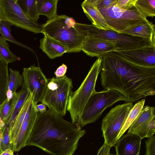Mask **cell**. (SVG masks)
I'll use <instances>...</instances> for the list:
<instances>
[{"label": "cell", "mask_w": 155, "mask_h": 155, "mask_svg": "<svg viewBox=\"0 0 155 155\" xmlns=\"http://www.w3.org/2000/svg\"><path fill=\"white\" fill-rule=\"evenodd\" d=\"M100 73L103 90L119 92L126 102L155 94V67L134 63L112 51L102 57Z\"/></svg>", "instance_id": "1"}, {"label": "cell", "mask_w": 155, "mask_h": 155, "mask_svg": "<svg viewBox=\"0 0 155 155\" xmlns=\"http://www.w3.org/2000/svg\"><path fill=\"white\" fill-rule=\"evenodd\" d=\"M86 134L77 123L64 119L48 109L38 113L26 146H34L51 155H73Z\"/></svg>", "instance_id": "2"}, {"label": "cell", "mask_w": 155, "mask_h": 155, "mask_svg": "<svg viewBox=\"0 0 155 155\" xmlns=\"http://www.w3.org/2000/svg\"><path fill=\"white\" fill-rule=\"evenodd\" d=\"M76 22L64 15H58L41 25L42 33L48 35L65 46L68 53L82 51L85 38L76 29Z\"/></svg>", "instance_id": "3"}, {"label": "cell", "mask_w": 155, "mask_h": 155, "mask_svg": "<svg viewBox=\"0 0 155 155\" xmlns=\"http://www.w3.org/2000/svg\"><path fill=\"white\" fill-rule=\"evenodd\" d=\"M75 26L84 38L101 39L115 42V51L137 48L149 44L147 40L141 37L119 33L110 29L101 28L92 24L76 22Z\"/></svg>", "instance_id": "4"}, {"label": "cell", "mask_w": 155, "mask_h": 155, "mask_svg": "<svg viewBox=\"0 0 155 155\" xmlns=\"http://www.w3.org/2000/svg\"><path fill=\"white\" fill-rule=\"evenodd\" d=\"M101 61L102 58L96 60L79 87L71 93L67 110L69 112L73 123L77 122L89 98L95 91L96 81L101 68Z\"/></svg>", "instance_id": "5"}, {"label": "cell", "mask_w": 155, "mask_h": 155, "mask_svg": "<svg viewBox=\"0 0 155 155\" xmlns=\"http://www.w3.org/2000/svg\"><path fill=\"white\" fill-rule=\"evenodd\" d=\"M125 101L119 92L111 89L97 92L91 95L86 104L77 123L81 128L86 125L96 122L107 108L117 101Z\"/></svg>", "instance_id": "6"}, {"label": "cell", "mask_w": 155, "mask_h": 155, "mask_svg": "<svg viewBox=\"0 0 155 155\" xmlns=\"http://www.w3.org/2000/svg\"><path fill=\"white\" fill-rule=\"evenodd\" d=\"M72 80L65 75L48 81L41 103L62 117L65 115L69 97L73 88Z\"/></svg>", "instance_id": "7"}, {"label": "cell", "mask_w": 155, "mask_h": 155, "mask_svg": "<svg viewBox=\"0 0 155 155\" xmlns=\"http://www.w3.org/2000/svg\"><path fill=\"white\" fill-rule=\"evenodd\" d=\"M115 4L99 9L111 30L122 33L126 29L147 19L136 5L129 9L124 10Z\"/></svg>", "instance_id": "8"}, {"label": "cell", "mask_w": 155, "mask_h": 155, "mask_svg": "<svg viewBox=\"0 0 155 155\" xmlns=\"http://www.w3.org/2000/svg\"><path fill=\"white\" fill-rule=\"evenodd\" d=\"M134 106L131 102L117 105L104 117L101 129L105 143L111 147L115 146L118 135Z\"/></svg>", "instance_id": "9"}, {"label": "cell", "mask_w": 155, "mask_h": 155, "mask_svg": "<svg viewBox=\"0 0 155 155\" xmlns=\"http://www.w3.org/2000/svg\"><path fill=\"white\" fill-rule=\"evenodd\" d=\"M3 21L35 34L42 33L41 25L30 19L24 12L17 0H0Z\"/></svg>", "instance_id": "10"}, {"label": "cell", "mask_w": 155, "mask_h": 155, "mask_svg": "<svg viewBox=\"0 0 155 155\" xmlns=\"http://www.w3.org/2000/svg\"><path fill=\"white\" fill-rule=\"evenodd\" d=\"M22 87L32 94L35 105L43 98L48 81L40 68L34 64L23 68Z\"/></svg>", "instance_id": "11"}, {"label": "cell", "mask_w": 155, "mask_h": 155, "mask_svg": "<svg viewBox=\"0 0 155 155\" xmlns=\"http://www.w3.org/2000/svg\"><path fill=\"white\" fill-rule=\"evenodd\" d=\"M128 129L127 133L136 135L141 139L153 136L155 132V107H143Z\"/></svg>", "instance_id": "12"}, {"label": "cell", "mask_w": 155, "mask_h": 155, "mask_svg": "<svg viewBox=\"0 0 155 155\" xmlns=\"http://www.w3.org/2000/svg\"><path fill=\"white\" fill-rule=\"evenodd\" d=\"M115 52L134 63L145 66L155 67V45L148 44L137 48Z\"/></svg>", "instance_id": "13"}, {"label": "cell", "mask_w": 155, "mask_h": 155, "mask_svg": "<svg viewBox=\"0 0 155 155\" xmlns=\"http://www.w3.org/2000/svg\"><path fill=\"white\" fill-rule=\"evenodd\" d=\"M33 101L28 110L17 135L12 143V150L18 151L25 146L38 114Z\"/></svg>", "instance_id": "14"}, {"label": "cell", "mask_w": 155, "mask_h": 155, "mask_svg": "<svg viewBox=\"0 0 155 155\" xmlns=\"http://www.w3.org/2000/svg\"><path fill=\"white\" fill-rule=\"evenodd\" d=\"M114 42L97 38H85L82 48L86 55L98 58H102L108 53L116 51Z\"/></svg>", "instance_id": "15"}, {"label": "cell", "mask_w": 155, "mask_h": 155, "mask_svg": "<svg viewBox=\"0 0 155 155\" xmlns=\"http://www.w3.org/2000/svg\"><path fill=\"white\" fill-rule=\"evenodd\" d=\"M141 140L139 136L131 134L122 136L114 146L116 155H139Z\"/></svg>", "instance_id": "16"}, {"label": "cell", "mask_w": 155, "mask_h": 155, "mask_svg": "<svg viewBox=\"0 0 155 155\" xmlns=\"http://www.w3.org/2000/svg\"><path fill=\"white\" fill-rule=\"evenodd\" d=\"M44 37L40 40V48L51 59L62 56L68 49L60 42L43 32Z\"/></svg>", "instance_id": "17"}, {"label": "cell", "mask_w": 155, "mask_h": 155, "mask_svg": "<svg viewBox=\"0 0 155 155\" xmlns=\"http://www.w3.org/2000/svg\"><path fill=\"white\" fill-rule=\"evenodd\" d=\"M122 33L141 37L147 40L150 45H155V25L147 19L126 29Z\"/></svg>", "instance_id": "18"}, {"label": "cell", "mask_w": 155, "mask_h": 155, "mask_svg": "<svg viewBox=\"0 0 155 155\" xmlns=\"http://www.w3.org/2000/svg\"><path fill=\"white\" fill-rule=\"evenodd\" d=\"M83 11L92 24L98 28L110 29L103 16L92 0H85L81 4Z\"/></svg>", "instance_id": "19"}, {"label": "cell", "mask_w": 155, "mask_h": 155, "mask_svg": "<svg viewBox=\"0 0 155 155\" xmlns=\"http://www.w3.org/2000/svg\"><path fill=\"white\" fill-rule=\"evenodd\" d=\"M33 101L32 94H30L15 117L12 125L9 127L10 140L12 144L17 135L26 114Z\"/></svg>", "instance_id": "20"}, {"label": "cell", "mask_w": 155, "mask_h": 155, "mask_svg": "<svg viewBox=\"0 0 155 155\" xmlns=\"http://www.w3.org/2000/svg\"><path fill=\"white\" fill-rule=\"evenodd\" d=\"M9 78L8 64L0 56V104L6 98Z\"/></svg>", "instance_id": "21"}, {"label": "cell", "mask_w": 155, "mask_h": 155, "mask_svg": "<svg viewBox=\"0 0 155 155\" xmlns=\"http://www.w3.org/2000/svg\"><path fill=\"white\" fill-rule=\"evenodd\" d=\"M145 102V99H142L138 101L134 106L118 135L117 140L130 127L143 108Z\"/></svg>", "instance_id": "22"}, {"label": "cell", "mask_w": 155, "mask_h": 155, "mask_svg": "<svg viewBox=\"0 0 155 155\" xmlns=\"http://www.w3.org/2000/svg\"><path fill=\"white\" fill-rule=\"evenodd\" d=\"M17 97V92L14 94L12 99L8 100L6 98L0 104V117L5 124H7L14 110Z\"/></svg>", "instance_id": "23"}, {"label": "cell", "mask_w": 155, "mask_h": 155, "mask_svg": "<svg viewBox=\"0 0 155 155\" xmlns=\"http://www.w3.org/2000/svg\"><path fill=\"white\" fill-rule=\"evenodd\" d=\"M12 25L8 22L2 21H0V33L2 36L6 41H8L15 44L27 49L32 52H34L33 50L15 40L11 33V27Z\"/></svg>", "instance_id": "24"}, {"label": "cell", "mask_w": 155, "mask_h": 155, "mask_svg": "<svg viewBox=\"0 0 155 155\" xmlns=\"http://www.w3.org/2000/svg\"><path fill=\"white\" fill-rule=\"evenodd\" d=\"M30 94L27 90L23 87L19 91L17 92V99L14 108L7 124L9 127L12 125L15 117Z\"/></svg>", "instance_id": "25"}, {"label": "cell", "mask_w": 155, "mask_h": 155, "mask_svg": "<svg viewBox=\"0 0 155 155\" xmlns=\"http://www.w3.org/2000/svg\"><path fill=\"white\" fill-rule=\"evenodd\" d=\"M9 45L6 41L0 36V56L6 64L20 61V58L13 53L9 48Z\"/></svg>", "instance_id": "26"}, {"label": "cell", "mask_w": 155, "mask_h": 155, "mask_svg": "<svg viewBox=\"0 0 155 155\" xmlns=\"http://www.w3.org/2000/svg\"><path fill=\"white\" fill-rule=\"evenodd\" d=\"M17 2L25 14L31 20L37 22L35 0H17Z\"/></svg>", "instance_id": "27"}, {"label": "cell", "mask_w": 155, "mask_h": 155, "mask_svg": "<svg viewBox=\"0 0 155 155\" xmlns=\"http://www.w3.org/2000/svg\"><path fill=\"white\" fill-rule=\"evenodd\" d=\"M10 77L7 90L10 91L14 94L16 93L17 90L22 85L23 77L22 75L16 70L9 69Z\"/></svg>", "instance_id": "28"}, {"label": "cell", "mask_w": 155, "mask_h": 155, "mask_svg": "<svg viewBox=\"0 0 155 155\" xmlns=\"http://www.w3.org/2000/svg\"><path fill=\"white\" fill-rule=\"evenodd\" d=\"M58 0H45L42 6L40 15L46 16L48 20L52 19L58 15L57 14Z\"/></svg>", "instance_id": "29"}, {"label": "cell", "mask_w": 155, "mask_h": 155, "mask_svg": "<svg viewBox=\"0 0 155 155\" xmlns=\"http://www.w3.org/2000/svg\"><path fill=\"white\" fill-rule=\"evenodd\" d=\"M135 5L146 17L155 15V0H137Z\"/></svg>", "instance_id": "30"}, {"label": "cell", "mask_w": 155, "mask_h": 155, "mask_svg": "<svg viewBox=\"0 0 155 155\" xmlns=\"http://www.w3.org/2000/svg\"><path fill=\"white\" fill-rule=\"evenodd\" d=\"M2 130L1 145L2 152L8 149L12 150V144L10 140L8 125L5 124L2 128Z\"/></svg>", "instance_id": "31"}, {"label": "cell", "mask_w": 155, "mask_h": 155, "mask_svg": "<svg viewBox=\"0 0 155 155\" xmlns=\"http://www.w3.org/2000/svg\"><path fill=\"white\" fill-rule=\"evenodd\" d=\"M137 0H117L115 5L119 8L127 10L135 5Z\"/></svg>", "instance_id": "32"}, {"label": "cell", "mask_w": 155, "mask_h": 155, "mask_svg": "<svg viewBox=\"0 0 155 155\" xmlns=\"http://www.w3.org/2000/svg\"><path fill=\"white\" fill-rule=\"evenodd\" d=\"M148 138L145 141V155H155V137L153 135Z\"/></svg>", "instance_id": "33"}, {"label": "cell", "mask_w": 155, "mask_h": 155, "mask_svg": "<svg viewBox=\"0 0 155 155\" xmlns=\"http://www.w3.org/2000/svg\"><path fill=\"white\" fill-rule=\"evenodd\" d=\"M117 0H92L97 8L99 9L110 7L114 5Z\"/></svg>", "instance_id": "34"}, {"label": "cell", "mask_w": 155, "mask_h": 155, "mask_svg": "<svg viewBox=\"0 0 155 155\" xmlns=\"http://www.w3.org/2000/svg\"><path fill=\"white\" fill-rule=\"evenodd\" d=\"M67 69V66L63 64L56 70L54 74L57 78L63 77L66 74Z\"/></svg>", "instance_id": "35"}, {"label": "cell", "mask_w": 155, "mask_h": 155, "mask_svg": "<svg viewBox=\"0 0 155 155\" xmlns=\"http://www.w3.org/2000/svg\"><path fill=\"white\" fill-rule=\"evenodd\" d=\"M111 147L104 143L103 145L98 150L97 155H107L110 153Z\"/></svg>", "instance_id": "36"}, {"label": "cell", "mask_w": 155, "mask_h": 155, "mask_svg": "<svg viewBox=\"0 0 155 155\" xmlns=\"http://www.w3.org/2000/svg\"><path fill=\"white\" fill-rule=\"evenodd\" d=\"M45 0H35L36 16L38 20L39 18L40 13Z\"/></svg>", "instance_id": "37"}, {"label": "cell", "mask_w": 155, "mask_h": 155, "mask_svg": "<svg viewBox=\"0 0 155 155\" xmlns=\"http://www.w3.org/2000/svg\"><path fill=\"white\" fill-rule=\"evenodd\" d=\"M36 111L38 113H43L46 110V105L44 103L37 104L35 106Z\"/></svg>", "instance_id": "38"}, {"label": "cell", "mask_w": 155, "mask_h": 155, "mask_svg": "<svg viewBox=\"0 0 155 155\" xmlns=\"http://www.w3.org/2000/svg\"><path fill=\"white\" fill-rule=\"evenodd\" d=\"M5 124L0 117V129H2Z\"/></svg>", "instance_id": "39"}, {"label": "cell", "mask_w": 155, "mask_h": 155, "mask_svg": "<svg viewBox=\"0 0 155 155\" xmlns=\"http://www.w3.org/2000/svg\"><path fill=\"white\" fill-rule=\"evenodd\" d=\"M2 129H0V155L1 154V153H2V150L1 148V136H2Z\"/></svg>", "instance_id": "40"}, {"label": "cell", "mask_w": 155, "mask_h": 155, "mask_svg": "<svg viewBox=\"0 0 155 155\" xmlns=\"http://www.w3.org/2000/svg\"><path fill=\"white\" fill-rule=\"evenodd\" d=\"M3 21L2 13L0 5V21Z\"/></svg>", "instance_id": "41"}, {"label": "cell", "mask_w": 155, "mask_h": 155, "mask_svg": "<svg viewBox=\"0 0 155 155\" xmlns=\"http://www.w3.org/2000/svg\"><path fill=\"white\" fill-rule=\"evenodd\" d=\"M107 155H116L115 154H111V153H110Z\"/></svg>", "instance_id": "42"}, {"label": "cell", "mask_w": 155, "mask_h": 155, "mask_svg": "<svg viewBox=\"0 0 155 155\" xmlns=\"http://www.w3.org/2000/svg\"><path fill=\"white\" fill-rule=\"evenodd\" d=\"M12 155H14V154H12Z\"/></svg>", "instance_id": "43"}, {"label": "cell", "mask_w": 155, "mask_h": 155, "mask_svg": "<svg viewBox=\"0 0 155 155\" xmlns=\"http://www.w3.org/2000/svg\"></svg>", "instance_id": "44"}]
</instances>
